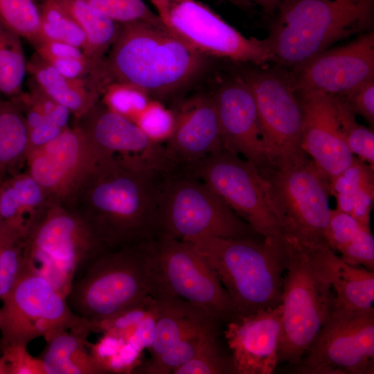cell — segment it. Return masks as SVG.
<instances>
[{"mask_svg": "<svg viewBox=\"0 0 374 374\" xmlns=\"http://www.w3.org/2000/svg\"><path fill=\"white\" fill-rule=\"evenodd\" d=\"M168 172L103 159L84 179L67 207L107 251L153 240L159 195Z\"/></svg>", "mask_w": 374, "mask_h": 374, "instance_id": "1", "label": "cell"}, {"mask_svg": "<svg viewBox=\"0 0 374 374\" xmlns=\"http://www.w3.org/2000/svg\"><path fill=\"white\" fill-rule=\"evenodd\" d=\"M211 60L163 24L145 21L118 24L103 62V82L105 87L113 82L127 83L161 101L193 86L208 71Z\"/></svg>", "mask_w": 374, "mask_h": 374, "instance_id": "2", "label": "cell"}, {"mask_svg": "<svg viewBox=\"0 0 374 374\" xmlns=\"http://www.w3.org/2000/svg\"><path fill=\"white\" fill-rule=\"evenodd\" d=\"M265 38L280 65L299 67L343 39L371 30L374 0H280Z\"/></svg>", "mask_w": 374, "mask_h": 374, "instance_id": "3", "label": "cell"}, {"mask_svg": "<svg viewBox=\"0 0 374 374\" xmlns=\"http://www.w3.org/2000/svg\"><path fill=\"white\" fill-rule=\"evenodd\" d=\"M326 246H304L287 235L282 243L285 273L278 363L296 366L334 307Z\"/></svg>", "mask_w": 374, "mask_h": 374, "instance_id": "4", "label": "cell"}, {"mask_svg": "<svg viewBox=\"0 0 374 374\" xmlns=\"http://www.w3.org/2000/svg\"><path fill=\"white\" fill-rule=\"evenodd\" d=\"M158 290L153 240L96 257L75 278L66 301L76 315L95 323L154 298Z\"/></svg>", "mask_w": 374, "mask_h": 374, "instance_id": "5", "label": "cell"}, {"mask_svg": "<svg viewBox=\"0 0 374 374\" xmlns=\"http://www.w3.org/2000/svg\"><path fill=\"white\" fill-rule=\"evenodd\" d=\"M188 242L217 274L237 317L281 304L285 273L282 244L264 239L216 237Z\"/></svg>", "mask_w": 374, "mask_h": 374, "instance_id": "6", "label": "cell"}, {"mask_svg": "<svg viewBox=\"0 0 374 374\" xmlns=\"http://www.w3.org/2000/svg\"><path fill=\"white\" fill-rule=\"evenodd\" d=\"M258 235L204 181L188 172H169L159 195L157 238L184 241L201 237Z\"/></svg>", "mask_w": 374, "mask_h": 374, "instance_id": "7", "label": "cell"}, {"mask_svg": "<svg viewBox=\"0 0 374 374\" xmlns=\"http://www.w3.org/2000/svg\"><path fill=\"white\" fill-rule=\"evenodd\" d=\"M24 240L25 271L46 279L65 298L77 275L107 251L73 211L53 202Z\"/></svg>", "mask_w": 374, "mask_h": 374, "instance_id": "8", "label": "cell"}, {"mask_svg": "<svg viewBox=\"0 0 374 374\" xmlns=\"http://www.w3.org/2000/svg\"><path fill=\"white\" fill-rule=\"evenodd\" d=\"M251 65L239 73L255 100L269 166L291 167L307 161L301 145L303 109L290 72Z\"/></svg>", "mask_w": 374, "mask_h": 374, "instance_id": "9", "label": "cell"}, {"mask_svg": "<svg viewBox=\"0 0 374 374\" xmlns=\"http://www.w3.org/2000/svg\"><path fill=\"white\" fill-rule=\"evenodd\" d=\"M260 172L285 235L307 247L327 245L329 179L314 161Z\"/></svg>", "mask_w": 374, "mask_h": 374, "instance_id": "10", "label": "cell"}, {"mask_svg": "<svg viewBox=\"0 0 374 374\" xmlns=\"http://www.w3.org/2000/svg\"><path fill=\"white\" fill-rule=\"evenodd\" d=\"M163 25L210 58L264 66L274 61L267 40L247 37L197 0H148Z\"/></svg>", "mask_w": 374, "mask_h": 374, "instance_id": "11", "label": "cell"}, {"mask_svg": "<svg viewBox=\"0 0 374 374\" xmlns=\"http://www.w3.org/2000/svg\"><path fill=\"white\" fill-rule=\"evenodd\" d=\"M0 308V350L10 344L28 346L66 329L96 324L76 315L64 297L46 279L25 271L2 299Z\"/></svg>", "mask_w": 374, "mask_h": 374, "instance_id": "12", "label": "cell"}, {"mask_svg": "<svg viewBox=\"0 0 374 374\" xmlns=\"http://www.w3.org/2000/svg\"><path fill=\"white\" fill-rule=\"evenodd\" d=\"M188 172L207 184L265 240L283 242L285 232L271 204L267 182L255 163L222 149Z\"/></svg>", "mask_w": 374, "mask_h": 374, "instance_id": "13", "label": "cell"}, {"mask_svg": "<svg viewBox=\"0 0 374 374\" xmlns=\"http://www.w3.org/2000/svg\"><path fill=\"white\" fill-rule=\"evenodd\" d=\"M292 371L302 374H373L374 310L333 307Z\"/></svg>", "mask_w": 374, "mask_h": 374, "instance_id": "14", "label": "cell"}, {"mask_svg": "<svg viewBox=\"0 0 374 374\" xmlns=\"http://www.w3.org/2000/svg\"><path fill=\"white\" fill-rule=\"evenodd\" d=\"M158 295L181 298L209 312L222 323L237 317L229 295L213 269L195 246L186 241L157 237Z\"/></svg>", "mask_w": 374, "mask_h": 374, "instance_id": "15", "label": "cell"}, {"mask_svg": "<svg viewBox=\"0 0 374 374\" xmlns=\"http://www.w3.org/2000/svg\"><path fill=\"white\" fill-rule=\"evenodd\" d=\"M75 125L27 153L26 172L53 203L68 206L84 179L102 159Z\"/></svg>", "mask_w": 374, "mask_h": 374, "instance_id": "16", "label": "cell"}, {"mask_svg": "<svg viewBox=\"0 0 374 374\" xmlns=\"http://www.w3.org/2000/svg\"><path fill=\"white\" fill-rule=\"evenodd\" d=\"M298 92L342 97L374 80V33L328 48L290 71Z\"/></svg>", "mask_w": 374, "mask_h": 374, "instance_id": "17", "label": "cell"}, {"mask_svg": "<svg viewBox=\"0 0 374 374\" xmlns=\"http://www.w3.org/2000/svg\"><path fill=\"white\" fill-rule=\"evenodd\" d=\"M175 123L165 155L171 172H188L223 149L217 107L212 94L198 93L172 109Z\"/></svg>", "mask_w": 374, "mask_h": 374, "instance_id": "18", "label": "cell"}, {"mask_svg": "<svg viewBox=\"0 0 374 374\" xmlns=\"http://www.w3.org/2000/svg\"><path fill=\"white\" fill-rule=\"evenodd\" d=\"M104 158H113L169 172L164 148L133 121L109 109L100 100L75 124Z\"/></svg>", "mask_w": 374, "mask_h": 374, "instance_id": "19", "label": "cell"}, {"mask_svg": "<svg viewBox=\"0 0 374 374\" xmlns=\"http://www.w3.org/2000/svg\"><path fill=\"white\" fill-rule=\"evenodd\" d=\"M212 95L223 149L243 156L260 170L269 168L255 100L240 74L220 83Z\"/></svg>", "mask_w": 374, "mask_h": 374, "instance_id": "20", "label": "cell"}, {"mask_svg": "<svg viewBox=\"0 0 374 374\" xmlns=\"http://www.w3.org/2000/svg\"><path fill=\"white\" fill-rule=\"evenodd\" d=\"M282 307L238 317L224 330L236 374H271L278 363Z\"/></svg>", "mask_w": 374, "mask_h": 374, "instance_id": "21", "label": "cell"}, {"mask_svg": "<svg viewBox=\"0 0 374 374\" xmlns=\"http://www.w3.org/2000/svg\"><path fill=\"white\" fill-rule=\"evenodd\" d=\"M299 93L304 115L302 148L330 179L342 173L354 157L341 131L333 98L321 93Z\"/></svg>", "mask_w": 374, "mask_h": 374, "instance_id": "22", "label": "cell"}, {"mask_svg": "<svg viewBox=\"0 0 374 374\" xmlns=\"http://www.w3.org/2000/svg\"><path fill=\"white\" fill-rule=\"evenodd\" d=\"M51 203L44 189L26 171L14 172L0 182V222L24 238Z\"/></svg>", "mask_w": 374, "mask_h": 374, "instance_id": "23", "label": "cell"}, {"mask_svg": "<svg viewBox=\"0 0 374 374\" xmlns=\"http://www.w3.org/2000/svg\"><path fill=\"white\" fill-rule=\"evenodd\" d=\"M26 70L38 88L66 108L75 118L82 116L100 100V91L93 81L66 77L36 53L27 61Z\"/></svg>", "mask_w": 374, "mask_h": 374, "instance_id": "24", "label": "cell"}, {"mask_svg": "<svg viewBox=\"0 0 374 374\" xmlns=\"http://www.w3.org/2000/svg\"><path fill=\"white\" fill-rule=\"evenodd\" d=\"M157 301L154 337L148 350L150 357L158 355L188 335L208 326L223 323L206 310L171 295H163Z\"/></svg>", "mask_w": 374, "mask_h": 374, "instance_id": "25", "label": "cell"}, {"mask_svg": "<svg viewBox=\"0 0 374 374\" xmlns=\"http://www.w3.org/2000/svg\"><path fill=\"white\" fill-rule=\"evenodd\" d=\"M91 333L87 328H71L45 339L46 346L38 357L46 374H104L87 346Z\"/></svg>", "mask_w": 374, "mask_h": 374, "instance_id": "26", "label": "cell"}, {"mask_svg": "<svg viewBox=\"0 0 374 374\" xmlns=\"http://www.w3.org/2000/svg\"><path fill=\"white\" fill-rule=\"evenodd\" d=\"M26 92L12 98L24 114L28 135V152L53 140L69 127L70 112L58 104L31 80Z\"/></svg>", "mask_w": 374, "mask_h": 374, "instance_id": "27", "label": "cell"}, {"mask_svg": "<svg viewBox=\"0 0 374 374\" xmlns=\"http://www.w3.org/2000/svg\"><path fill=\"white\" fill-rule=\"evenodd\" d=\"M325 256L335 293L334 305L350 310H373L374 272L344 261L328 246Z\"/></svg>", "mask_w": 374, "mask_h": 374, "instance_id": "28", "label": "cell"}, {"mask_svg": "<svg viewBox=\"0 0 374 374\" xmlns=\"http://www.w3.org/2000/svg\"><path fill=\"white\" fill-rule=\"evenodd\" d=\"M64 9L84 33L85 55L101 71L105 57L118 31V24L108 18L85 0H52Z\"/></svg>", "mask_w": 374, "mask_h": 374, "instance_id": "29", "label": "cell"}, {"mask_svg": "<svg viewBox=\"0 0 374 374\" xmlns=\"http://www.w3.org/2000/svg\"><path fill=\"white\" fill-rule=\"evenodd\" d=\"M89 350L104 374H130L143 362V349L128 333L104 332Z\"/></svg>", "mask_w": 374, "mask_h": 374, "instance_id": "30", "label": "cell"}, {"mask_svg": "<svg viewBox=\"0 0 374 374\" xmlns=\"http://www.w3.org/2000/svg\"><path fill=\"white\" fill-rule=\"evenodd\" d=\"M28 135L21 108L13 98L0 97V168L7 172L25 163Z\"/></svg>", "mask_w": 374, "mask_h": 374, "instance_id": "31", "label": "cell"}, {"mask_svg": "<svg viewBox=\"0 0 374 374\" xmlns=\"http://www.w3.org/2000/svg\"><path fill=\"white\" fill-rule=\"evenodd\" d=\"M33 46L36 53L62 75L91 80L100 91V71L82 49L66 43L44 39H40Z\"/></svg>", "mask_w": 374, "mask_h": 374, "instance_id": "32", "label": "cell"}, {"mask_svg": "<svg viewBox=\"0 0 374 374\" xmlns=\"http://www.w3.org/2000/svg\"><path fill=\"white\" fill-rule=\"evenodd\" d=\"M21 37L0 21V96L12 98L23 91L27 73Z\"/></svg>", "mask_w": 374, "mask_h": 374, "instance_id": "33", "label": "cell"}, {"mask_svg": "<svg viewBox=\"0 0 374 374\" xmlns=\"http://www.w3.org/2000/svg\"><path fill=\"white\" fill-rule=\"evenodd\" d=\"M221 323L199 329L165 350L143 362L133 373L170 374L190 359L209 337L220 335Z\"/></svg>", "mask_w": 374, "mask_h": 374, "instance_id": "34", "label": "cell"}, {"mask_svg": "<svg viewBox=\"0 0 374 374\" xmlns=\"http://www.w3.org/2000/svg\"><path fill=\"white\" fill-rule=\"evenodd\" d=\"M35 1L39 12L40 39L66 43L82 49L85 54L86 35L74 19L52 0Z\"/></svg>", "mask_w": 374, "mask_h": 374, "instance_id": "35", "label": "cell"}, {"mask_svg": "<svg viewBox=\"0 0 374 374\" xmlns=\"http://www.w3.org/2000/svg\"><path fill=\"white\" fill-rule=\"evenodd\" d=\"M25 271L24 236L0 222V300Z\"/></svg>", "mask_w": 374, "mask_h": 374, "instance_id": "36", "label": "cell"}, {"mask_svg": "<svg viewBox=\"0 0 374 374\" xmlns=\"http://www.w3.org/2000/svg\"><path fill=\"white\" fill-rule=\"evenodd\" d=\"M219 336L206 339L194 356L172 374H236L232 356L226 355L221 347Z\"/></svg>", "mask_w": 374, "mask_h": 374, "instance_id": "37", "label": "cell"}, {"mask_svg": "<svg viewBox=\"0 0 374 374\" xmlns=\"http://www.w3.org/2000/svg\"><path fill=\"white\" fill-rule=\"evenodd\" d=\"M0 21L32 46L40 39L39 12L35 0H0Z\"/></svg>", "mask_w": 374, "mask_h": 374, "instance_id": "38", "label": "cell"}, {"mask_svg": "<svg viewBox=\"0 0 374 374\" xmlns=\"http://www.w3.org/2000/svg\"><path fill=\"white\" fill-rule=\"evenodd\" d=\"M333 98L338 120L346 143L358 159L374 166L373 130L359 124L344 102L339 97Z\"/></svg>", "mask_w": 374, "mask_h": 374, "instance_id": "39", "label": "cell"}, {"mask_svg": "<svg viewBox=\"0 0 374 374\" xmlns=\"http://www.w3.org/2000/svg\"><path fill=\"white\" fill-rule=\"evenodd\" d=\"M151 99L141 89L118 82L108 84L100 97V101L106 107L134 123Z\"/></svg>", "mask_w": 374, "mask_h": 374, "instance_id": "40", "label": "cell"}, {"mask_svg": "<svg viewBox=\"0 0 374 374\" xmlns=\"http://www.w3.org/2000/svg\"><path fill=\"white\" fill-rule=\"evenodd\" d=\"M96 10L118 24L145 21L163 24L143 0H85Z\"/></svg>", "mask_w": 374, "mask_h": 374, "instance_id": "41", "label": "cell"}, {"mask_svg": "<svg viewBox=\"0 0 374 374\" xmlns=\"http://www.w3.org/2000/svg\"><path fill=\"white\" fill-rule=\"evenodd\" d=\"M134 123L153 141H167L172 134L175 118L173 111L159 100L151 99Z\"/></svg>", "mask_w": 374, "mask_h": 374, "instance_id": "42", "label": "cell"}, {"mask_svg": "<svg viewBox=\"0 0 374 374\" xmlns=\"http://www.w3.org/2000/svg\"><path fill=\"white\" fill-rule=\"evenodd\" d=\"M363 226L348 213L337 208L330 210L325 234L327 246L333 251L339 252L354 238Z\"/></svg>", "mask_w": 374, "mask_h": 374, "instance_id": "43", "label": "cell"}, {"mask_svg": "<svg viewBox=\"0 0 374 374\" xmlns=\"http://www.w3.org/2000/svg\"><path fill=\"white\" fill-rule=\"evenodd\" d=\"M341 258L353 265H362L373 271L374 238L370 226H363L354 238L341 249Z\"/></svg>", "mask_w": 374, "mask_h": 374, "instance_id": "44", "label": "cell"}, {"mask_svg": "<svg viewBox=\"0 0 374 374\" xmlns=\"http://www.w3.org/2000/svg\"><path fill=\"white\" fill-rule=\"evenodd\" d=\"M9 369V374H46L43 362L33 356L24 344H10L0 350Z\"/></svg>", "mask_w": 374, "mask_h": 374, "instance_id": "45", "label": "cell"}, {"mask_svg": "<svg viewBox=\"0 0 374 374\" xmlns=\"http://www.w3.org/2000/svg\"><path fill=\"white\" fill-rule=\"evenodd\" d=\"M355 115L374 125V80H369L344 96L339 97Z\"/></svg>", "mask_w": 374, "mask_h": 374, "instance_id": "46", "label": "cell"}, {"mask_svg": "<svg viewBox=\"0 0 374 374\" xmlns=\"http://www.w3.org/2000/svg\"><path fill=\"white\" fill-rule=\"evenodd\" d=\"M342 174L357 189L374 196V168L373 166L354 156L350 165Z\"/></svg>", "mask_w": 374, "mask_h": 374, "instance_id": "47", "label": "cell"}, {"mask_svg": "<svg viewBox=\"0 0 374 374\" xmlns=\"http://www.w3.org/2000/svg\"><path fill=\"white\" fill-rule=\"evenodd\" d=\"M374 196L357 190L355 195V200L350 215L362 224L370 226V215L373 203Z\"/></svg>", "mask_w": 374, "mask_h": 374, "instance_id": "48", "label": "cell"}, {"mask_svg": "<svg viewBox=\"0 0 374 374\" xmlns=\"http://www.w3.org/2000/svg\"><path fill=\"white\" fill-rule=\"evenodd\" d=\"M355 193H339L333 195L337 200V209L350 215L353 209Z\"/></svg>", "mask_w": 374, "mask_h": 374, "instance_id": "49", "label": "cell"}, {"mask_svg": "<svg viewBox=\"0 0 374 374\" xmlns=\"http://www.w3.org/2000/svg\"><path fill=\"white\" fill-rule=\"evenodd\" d=\"M260 6L265 14L272 17L280 3V0H251Z\"/></svg>", "mask_w": 374, "mask_h": 374, "instance_id": "50", "label": "cell"}, {"mask_svg": "<svg viewBox=\"0 0 374 374\" xmlns=\"http://www.w3.org/2000/svg\"><path fill=\"white\" fill-rule=\"evenodd\" d=\"M0 374H9L8 364L1 353H0Z\"/></svg>", "mask_w": 374, "mask_h": 374, "instance_id": "51", "label": "cell"}, {"mask_svg": "<svg viewBox=\"0 0 374 374\" xmlns=\"http://www.w3.org/2000/svg\"><path fill=\"white\" fill-rule=\"evenodd\" d=\"M7 172L1 168H0V180L3 179L6 176Z\"/></svg>", "mask_w": 374, "mask_h": 374, "instance_id": "52", "label": "cell"}, {"mask_svg": "<svg viewBox=\"0 0 374 374\" xmlns=\"http://www.w3.org/2000/svg\"><path fill=\"white\" fill-rule=\"evenodd\" d=\"M2 180H0V182Z\"/></svg>", "mask_w": 374, "mask_h": 374, "instance_id": "53", "label": "cell"}]
</instances>
